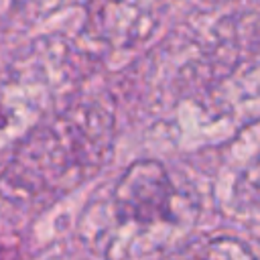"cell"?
I'll list each match as a JSON object with an SVG mask.
<instances>
[{
	"label": "cell",
	"mask_w": 260,
	"mask_h": 260,
	"mask_svg": "<svg viewBox=\"0 0 260 260\" xmlns=\"http://www.w3.org/2000/svg\"><path fill=\"white\" fill-rule=\"evenodd\" d=\"M112 120L95 104H79L28 130L0 173V195L16 205L73 189L106 158Z\"/></svg>",
	"instance_id": "cell-1"
},
{
	"label": "cell",
	"mask_w": 260,
	"mask_h": 260,
	"mask_svg": "<svg viewBox=\"0 0 260 260\" xmlns=\"http://www.w3.org/2000/svg\"><path fill=\"white\" fill-rule=\"evenodd\" d=\"M175 187L156 160L134 162L114 187V207L120 219L140 225L171 219Z\"/></svg>",
	"instance_id": "cell-2"
},
{
	"label": "cell",
	"mask_w": 260,
	"mask_h": 260,
	"mask_svg": "<svg viewBox=\"0 0 260 260\" xmlns=\"http://www.w3.org/2000/svg\"><path fill=\"white\" fill-rule=\"evenodd\" d=\"M156 0H93L87 28L110 45H132L148 35L154 24Z\"/></svg>",
	"instance_id": "cell-3"
},
{
	"label": "cell",
	"mask_w": 260,
	"mask_h": 260,
	"mask_svg": "<svg viewBox=\"0 0 260 260\" xmlns=\"http://www.w3.org/2000/svg\"><path fill=\"white\" fill-rule=\"evenodd\" d=\"M242 179H246L244 181V193H246V197L258 199L260 197V156L256 158V165H252L246 171V175Z\"/></svg>",
	"instance_id": "cell-4"
},
{
	"label": "cell",
	"mask_w": 260,
	"mask_h": 260,
	"mask_svg": "<svg viewBox=\"0 0 260 260\" xmlns=\"http://www.w3.org/2000/svg\"><path fill=\"white\" fill-rule=\"evenodd\" d=\"M0 2H2V0H0Z\"/></svg>",
	"instance_id": "cell-5"
}]
</instances>
